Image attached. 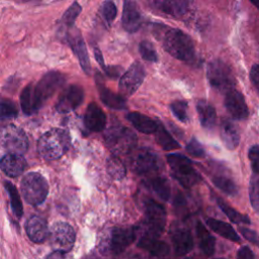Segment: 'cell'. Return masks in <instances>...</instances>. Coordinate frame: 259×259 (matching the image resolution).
<instances>
[{
	"instance_id": "obj_12",
	"label": "cell",
	"mask_w": 259,
	"mask_h": 259,
	"mask_svg": "<svg viewBox=\"0 0 259 259\" xmlns=\"http://www.w3.org/2000/svg\"><path fill=\"white\" fill-rule=\"evenodd\" d=\"M132 168L139 175H149L159 169L158 157L149 148H142L135 152L132 158Z\"/></svg>"
},
{
	"instance_id": "obj_16",
	"label": "cell",
	"mask_w": 259,
	"mask_h": 259,
	"mask_svg": "<svg viewBox=\"0 0 259 259\" xmlns=\"http://www.w3.org/2000/svg\"><path fill=\"white\" fill-rule=\"evenodd\" d=\"M121 23L128 32H136L142 23V15L135 0H124Z\"/></svg>"
},
{
	"instance_id": "obj_6",
	"label": "cell",
	"mask_w": 259,
	"mask_h": 259,
	"mask_svg": "<svg viewBox=\"0 0 259 259\" xmlns=\"http://www.w3.org/2000/svg\"><path fill=\"white\" fill-rule=\"evenodd\" d=\"M206 77L211 85L218 91L228 92L234 88L235 78L231 68L221 60H212L208 63Z\"/></svg>"
},
{
	"instance_id": "obj_2",
	"label": "cell",
	"mask_w": 259,
	"mask_h": 259,
	"mask_svg": "<svg viewBox=\"0 0 259 259\" xmlns=\"http://www.w3.org/2000/svg\"><path fill=\"white\" fill-rule=\"evenodd\" d=\"M69 146V134L61 128H53L39 138L37 150L46 160H56L61 158L67 152Z\"/></svg>"
},
{
	"instance_id": "obj_39",
	"label": "cell",
	"mask_w": 259,
	"mask_h": 259,
	"mask_svg": "<svg viewBox=\"0 0 259 259\" xmlns=\"http://www.w3.org/2000/svg\"><path fill=\"white\" fill-rule=\"evenodd\" d=\"M17 107L15 103L9 99H1L0 100V118L7 119L13 118L17 115Z\"/></svg>"
},
{
	"instance_id": "obj_10",
	"label": "cell",
	"mask_w": 259,
	"mask_h": 259,
	"mask_svg": "<svg viewBox=\"0 0 259 259\" xmlns=\"http://www.w3.org/2000/svg\"><path fill=\"white\" fill-rule=\"evenodd\" d=\"M145 79V69L139 63L135 62L131 67L123 73L119 80L118 89L120 95L123 97L132 96L138 88L141 86Z\"/></svg>"
},
{
	"instance_id": "obj_3",
	"label": "cell",
	"mask_w": 259,
	"mask_h": 259,
	"mask_svg": "<svg viewBox=\"0 0 259 259\" xmlns=\"http://www.w3.org/2000/svg\"><path fill=\"white\" fill-rule=\"evenodd\" d=\"M166 158L172 175L183 187L190 188L200 180L198 173L185 156L181 154H169Z\"/></svg>"
},
{
	"instance_id": "obj_8",
	"label": "cell",
	"mask_w": 259,
	"mask_h": 259,
	"mask_svg": "<svg viewBox=\"0 0 259 259\" xmlns=\"http://www.w3.org/2000/svg\"><path fill=\"white\" fill-rule=\"evenodd\" d=\"M0 144L13 154H23L28 149V140L24 132L13 125L9 124L0 130Z\"/></svg>"
},
{
	"instance_id": "obj_46",
	"label": "cell",
	"mask_w": 259,
	"mask_h": 259,
	"mask_svg": "<svg viewBox=\"0 0 259 259\" xmlns=\"http://www.w3.org/2000/svg\"><path fill=\"white\" fill-rule=\"evenodd\" d=\"M250 78L253 85L256 87L257 91L259 92V65H253L250 71Z\"/></svg>"
},
{
	"instance_id": "obj_34",
	"label": "cell",
	"mask_w": 259,
	"mask_h": 259,
	"mask_svg": "<svg viewBox=\"0 0 259 259\" xmlns=\"http://www.w3.org/2000/svg\"><path fill=\"white\" fill-rule=\"evenodd\" d=\"M211 180L219 189L228 195H236L238 193V187L231 178L225 175H215L211 178Z\"/></svg>"
},
{
	"instance_id": "obj_52",
	"label": "cell",
	"mask_w": 259,
	"mask_h": 259,
	"mask_svg": "<svg viewBox=\"0 0 259 259\" xmlns=\"http://www.w3.org/2000/svg\"><path fill=\"white\" fill-rule=\"evenodd\" d=\"M218 259H224V258H218Z\"/></svg>"
},
{
	"instance_id": "obj_17",
	"label": "cell",
	"mask_w": 259,
	"mask_h": 259,
	"mask_svg": "<svg viewBox=\"0 0 259 259\" xmlns=\"http://www.w3.org/2000/svg\"><path fill=\"white\" fill-rule=\"evenodd\" d=\"M68 41L72 48V51L74 54L77 56L79 63L84 70L86 74H90L91 67H90V61H89V56L87 53V49L85 46V42L79 33L78 30L76 32H70L68 35Z\"/></svg>"
},
{
	"instance_id": "obj_47",
	"label": "cell",
	"mask_w": 259,
	"mask_h": 259,
	"mask_svg": "<svg viewBox=\"0 0 259 259\" xmlns=\"http://www.w3.org/2000/svg\"><path fill=\"white\" fill-rule=\"evenodd\" d=\"M237 259H254L253 252L250 250V248L243 246L237 254Z\"/></svg>"
},
{
	"instance_id": "obj_33",
	"label": "cell",
	"mask_w": 259,
	"mask_h": 259,
	"mask_svg": "<svg viewBox=\"0 0 259 259\" xmlns=\"http://www.w3.org/2000/svg\"><path fill=\"white\" fill-rule=\"evenodd\" d=\"M106 170L108 174L116 180H120L125 176V167L121 160L116 156H112L107 160Z\"/></svg>"
},
{
	"instance_id": "obj_29",
	"label": "cell",
	"mask_w": 259,
	"mask_h": 259,
	"mask_svg": "<svg viewBox=\"0 0 259 259\" xmlns=\"http://www.w3.org/2000/svg\"><path fill=\"white\" fill-rule=\"evenodd\" d=\"M196 234H197V237L199 238V246L201 251L206 256L212 255L214 252V245H215L214 238L211 236V234L205 229V227L200 222H197L196 224Z\"/></svg>"
},
{
	"instance_id": "obj_51",
	"label": "cell",
	"mask_w": 259,
	"mask_h": 259,
	"mask_svg": "<svg viewBox=\"0 0 259 259\" xmlns=\"http://www.w3.org/2000/svg\"><path fill=\"white\" fill-rule=\"evenodd\" d=\"M253 5H255L259 9V0H250Z\"/></svg>"
},
{
	"instance_id": "obj_7",
	"label": "cell",
	"mask_w": 259,
	"mask_h": 259,
	"mask_svg": "<svg viewBox=\"0 0 259 259\" xmlns=\"http://www.w3.org/2000/svg\"><path fill=\"white\" fill-rule=\"evenodd\" d=\"M105 141L114 154H125L135 148L137 137L131 130L118 125L107 131Z\"/></svg>"
},
{
	"instance_id": "obj_18",
	"label": "cell",
	"mask_w": 259,
	"mask_h": 259,
	"mask_svg": "<svg viewBox=\"0 0 259 259\" xmlns=\"http://www.w3.org/2000/svg\"><path fill=\"white\" fill-rule=\"evenodd\" d=\"M151 2L158 11L172 17H180L188 9L187 0H151Z\"/></svg>"
},
{
	"instance_id": "obj_9",
	"label": "cell",
	"mask_w": 259,
	"mask_h": 259,
	"mask_svg": "<svg viewBox=\"0 0 259 259\" xmlns=\"http://www.w3.org/2000/svg\"><path fill=\"white\" fill-rule=\"evenodd\" d=\"M49 239L55 250L69 252L75 243V231L69 224L59 222L49 231Z\"/></svg>"
},
{
	"instance_id": "obj_37",
	"label": "cell",
	"mask_w": 259,
	"mask_h": 259,
	"mask_svg": "<svg viewBox=\"0 0 259 259\" xmlns=\"http://www.w3.org/2000/svg\"><path fill=\"white\" fill-rule=\"evenodd\" d=\"M249 196L254 210L259 211V174H253L249 185Z\"/></svg>"
},
{
	"instance_id": "obj_45",
	"label": "cell",
	"mask_w": 259,
	"mask_h": 259,
	"mask_svg": "<svg viewBox=\"0 0 259 259\" xmlns=\"http://www.w3.org/2000/svg\"><path fill=\"white\" fill-rule=\"evenodd\" d=\"M239 231L245 239H247L249 242H251L252 244L257 245L259 247V236L255 231L250 230L248 228H244V227H240Z\"/></svg>"
},
{
	"instance_id": "obj_11",
	"label": "cell",
	"mask_w": 259,
	"mask_h": 259,
	"mask_svg": "<svg viewBox=\"0 0 259 259\" xmlns=\"http://www.w3.org/2000/svg\"><path fill=\"white\" fill-rule=\"evenodd\" d=\"M145 215L146 224L150 230L149 235L159 236L166 224L167 215L165 208L154 199H147L145 201Z\"/></svg>"
},
{
	"instance_id": "obj_35",
	"label": "cell",
	"mask_w": 259,
	"mask_h": 259,
	"mask_svg": "<svg viewBox=\"0 0 259 259\" xmlns=\"http://www.w3.org/2000/svg\"><path fill=\"white\" fill-rule=\"evenodd\" d=\"M5 187L7 189L9 197H10V204H11L13 213L16 217H21V214L23 212V207H22V202H21L18 191L16 190L15 186L10 182H5Z\"/></svg>"
},
{
	"instance_id": "obj_38",
	"label": "cell",
	"mask_w": 259,
	"mask_h": 259,
	"mask_svg": "<svg viewBox=\"0 0 259 259\" xmlns=\"http://www.w3.org/2000/svg\"><path fill=\"white\" fill-rule=\"evenodd\" d=\"M139 52L145 61L153 62V63L158 61V54H157L153 44L148 40H143L140 42Z\"/></svg>"
},
{
	"instance_id": "obj_26",
	"label": "cell",
	"mask_w": 259,
	"mask_h": 259,
	"mask_svg": "<svg viewBox=\"0 0 259 259\" xmlns=\"http://www.w3.org/2000/svg\"><path fill=\"white\" fill-rule=\"evenodd\" d=\"M196 109L201 125L206 130L212 128L217 120L215 109L212 107V105L205 100H199L196 103Z\"/></svg>"
},
{
	"instance_id": "obj_13",
	"label": "cell",
	"mask_w": 259,
	"mask_h": 259,
	"mask_svg": "<svg viewBox=\"0 0 259 259\" xmlns=\"http://www.w3.org/2000/svg\"><path fill=\"white\" fill-rule=\"evenodd\" d=\"M84 99L83 88L78 85H70L59 96L56 109L60 113H68L77 108Z\"/></svg>"
},
{
	"instance_id": "obj_36",
	"label": "cell",
	"mask_w": 259,
	"mask_h": 259,
	"mask_svg": "<svg viewBox=\"0 0 259 259\" xmlns=\"http://www.w3.org/2000/svg\"><path fill=\"white\" fill-rule=\"evenodd\" d=\"M32 88L31 84L27 85L21 92L20 95V105L25 114H31L34 112V105H33V96H32Z\"/></svg>"
},
{
	"instance_id": "obj_42",
	"label": "cell",
	"mask_w": 259,
	"mask_h": 259,
	"mask_svg": "<svg viewBox=\"0 0 259 259\" xmlns=\"http://www.w3.org/2000/svg\"><path fill=\"white\" fill-rule=\"evenodd\" d=\"M81 10H82L81 6H80L77 2H74V3L67 9V11H66V12L64 13V15H63V21L65 22V24L71 26V25L75 22L77 16H78V15L80 14V12H81Z\"/></svg>"
},
{
	"instance_id": "obj_32",
	"label": "cell",
	"mask_w": 259,
	"mask_h": 259,
	"mask_svg": "<svg viewBox=\"0 0 259 259\" xmlns=\"http://www.w3.org/2000/svg\"><path fill=\"white\" fill-rule=\"evenodd\" d=\"M217 202H218V205L220 206V208L231 220V222H233L235 224H246V225L250 224V219L247 215H245L243 213H240L235 208H233L228 203H226L223 199L217 198Z\"/></svg>"
},
{
	"instance_id": "obj_22",
	"label": "cell",
	"mask_w": 259,
	"mask_h": 259,
	"mask_svg": "<svg viewBox=\"0 0 259 259\" xmlns=\"http://www.w3.org/2000/svg\"><path fill=\"white\" fill-rule=\"evenodd\" d=\"M26 233L32 242H44L49 236V229L46 220L39 215H32L27 221Z\"/></svg>"
},
{
	"instance_id": "obj_31",
	"label": "cell",
	"mask_w": 259,
	"mask_h": 259,
	"mask_svg": "<svg viewBox=\"0 0 259 259\" xmlns=\"http://www.w3.org/2000/svg\"><path fill=\"white\" fill-rule=\"evenodd\" d=\"M149 187L163 200H168L170 197V186L167 181L162 176H155L149 179Z\"/></svg>"
},
{
	"instance_id": "obj_4",
	"label": "cell",
	"mask_w": 259,
	"mask_h": 259,
	"mask_svg": "<svg viewBox=\"0 0 259 259\" xmlns=\"http://www.w3.org/2000/svg\"><path fill=\"white\" fill-rule=\"evenodd\" d=\"M20 188L26 202L32 205L40 204L49 192L46 178L37 172L27 173L21 181Z\"/></svg>"
},
{
	"instance_id": "obj_28",
	"label": "cell",
	"mask_w": 259,
	"mask_h": 259,
	"mask_svg": "<svg viewBox=\"0 0 259 259\" xmlns=\"http://www.w3.org/2000/svg\"><path fill=\"white\" fill-rule=\"evenodd\" d=\"M206 224L212 231H214L220 236L233 242H240L239 235L231 225L215 219H207Z\"/></svg>"
},
{
	"instance_id": "obj_48",
	"label": "cell",
	"mask_w": 259,
	"mask_h": 259,
	"mask_svg": "<svg viewBox=\"0 0 259 259\" xmlns=\"http://www.w3.org/2000/svg\"><path fill=\"white\" fill-rule=\"evenodd\" d=\"M105 73L111 77V78H116L119 76L120 74V71H121V68L120 67H117V66H111V67H105L104 69Z\"/></svg>"
},
{
	"instance_id": "obj_19",
	"label": "cell",
	"mask_w": 259,
	"mask_h": 259,
	"mask_svg": "<svg viewBox=\"0 0 259 259\" xmlns=\"http://www.w3.org/2000/svg\"><path fill=\"white\" fill-rule=\"evenodd\" d=\"M139 247L150 252L153 256L159 258V259H166L169 257L170 249L168 245L155 238V236L152 235H145L140 239Z\"/></svg>"
},
{
	"instance_id": "obj_1",
	"label": "cell",
	"mask_w": 259,
	"mask_h": 259,
	"mask_svg": "<svg viewBox=\"0 0 259 259\" xmlns=\"http://www.w3.org/2000/svg\"><path fill=\"white\" fill-rule=\"evenodd\" d=\"M159 38L161 39L164 50L172 57L189 62L194 58V45L188 34L180 29L163 26L158 27Z\"/></svg>"
},
{
	"instance_id": "obj_41",
	"label": "cell",
	"mask_w": 259,
	"mask_h": 259,
	"mask_svg": "<svg viewBox=\"0 0 259 259\" xmlns=\"http://www.w3.org/2000/svg\"><path fill=\"white\" fill-rule=\"evenodd\" d=\"M101 12L107 24H110L116 16V13H117L116 6L111 0H106L105 2H103L101 6Z\"/></svg>"
},
{
	"instance_id": "obj_30",
	"label": "cell",
	"mask_w": 259,
	"mask_h": 259,
	"mask_svg": "<svg viewBox=\"0 0 259 259\" xmlns=\"http://www.w3.org/2000/svg\"><path fill=\"white\" fill-rule=\"evenodd\" d=\"M155 133L156 141L163 150L171 151L180 148V145L172 138V136L165 130V127L161 123H158Z\"/></svg>"
},
{
	"instance_id": "obj_49",
	"label": "cell",
	"mask_w": 259,
	"mask_h": 259,
	"mask_svg": "<svg viewBox=\"0 0 259 259\" xmlns=\"http://www.w3.org/2000/svg\"><path fill=\"white\" fill-rule=\"evenodd\" d=\"M48 259H70L69 255H67V252L56 250L54 253H52Z\"/></svg>"
},
{
	"instance_id": "obj_14",
	"label": "cell",
	"mask_w": 259,
	"mask_h": 259,
	"mask_svg": "<svg viewBox=\"0 0 259 259\" xmlns=\"http://www.w3.org/2000/svg\"><path fill=\"white\" fill-rule=\"evenodd\" d=\"M225 106L228 112L235 119H246L249 115L248 106L245 102L244 96L234 88L226 92Z\"/></svg>"
},
{
	"instance_id": "obj_20",
	"label": "cell",
	"mask_w": 259,
	"mask_h": 259,
	"mask_svg": "<svg viewBox=\"0 0 259 259\" xmlns=\"http://www.w3.org/2000/svg\"><path fill=\"white\" fill-rule=\"evenodd\" d=\"M84 122L88 130L92 132H101L106 124V115L96 103L92 102L86 109Z\"/></svg>"
},
{
	"instance_id": "obj_27",
	"label": "cell",
	"mask_w": 259,
	"mask_h": 259,
	"mask_svg": "<svg viewBox=\"0 0 259 259\" xmlns=\"http://www.w3.org/2000/svg\"><path fill=\"white\" fill-rule=\"evenodd\" d=\"M126 118L139 132L144 134L155 133L158 125L156 121L140 112H130Z\"/></svg>"
},
{
	"instance_id": "obj_21",
	"label": "cell",
	"mask_w": 259,
	"mask_h": 259,
	"mask_svg": "<svg viewBox=\"0 0 259 259\" xmlns=\"http://www.w3.org/2000/svg\"><path fill=\"white\" fill-rule=\"evenodd\" d=\"M0 168L6 175L16 177L26 168V161L20 154L9 153L1 159Z\"/></svg>"
},
{
	"instance_id": "obj_24",
	"label": "cell",
	"mask_w": 259,
	"mask_h": 259,
	"mask_svg": "<svg viewBox=\"0 0 259 259\" xmlns=\"http://www.w3.org/2000/svg\"><path fill=\"white\" fill-rule=\"evenodd\" d=\"M96 84L98 88V92L100 95V99L102 102L113 109H123L126 106L125 99L122 95L116 94L112 91H110L108 88L104 86V84L101 82L100 79L96 78Z\"/></svg>"
},
{
	"instance_id": "obj_43",
	"label": "cell",
	"mask_w": 259,
	"mask_h": 259,
	"mask_svg": "<svg viewBox=\"0 0 259 259\" xmlns=\"http://www.w3.org/2000/svg\"><path fill=\"white\" fill-rule=\"evenodd\" d=\"M186 152L195 158H202L204 156V150L200 143L195 139L192 138L186 145Z\"/></svg>"
},
{
	"instance_id": "obj_5",
	"label": "cell",
	"mask_w": 259,
	"mask_h": 259,
	"mask_svg": "<svg viewBox=\"0 0 259 259\" xmlns=\"http://www.w3.org/2000/svg\"><path fill=\"white\" fill-rule=\"evenodd\" d=\"M65 83V76L60 72H48L46 73L38 83L32 88L33 105L36 111L54 93L63 86Z\"/></svg>"
},
{
	"instance_id": "obj_40",
	"label": "cell",
	"mask_w": 259,
	"mask_h": 259,
	"mask_svg": "<svg viewBox=\"0 0 259 259\" xmlns=\"http://www.w3.org/2000/svg\"><path fill=\"white\" fill-rule=\"evenodd\" d=\"M172 113L182 122H186L188 120L187 114V103L183 100H177L171 103L170 105Z\"/></svg>"
},
{
	"instance_id": "obj_25",
	"label": "cell",
	"mask_w": 259,
	"mask_h": 259,
	"mask_svg": "<svg viewBox=\"0 0 259 259\" xmlns=\"http://www.w3.org/2000/svg\"><path fill=\"white\" fill-rule=\"evenodd\" d=\"M221 138L229 150H235L240 143V136L235 125L230 120H223L221 123Z\"/></svg>"
},
{
	"instance_id": "obj_15",
	"label": "cell",
	"mask_w": 259,
	"mask_h": 259,
	"mask_svg": "<svg viewBox=\"0 0 259 259\" xmlns=\"http://www.w3.org/2000/svg\"><path fill=\"white\" fill-rule=\"evenodd\" d=\"M136 238L135 230L133 228H115L111 232L109 249L111 253L120 254L128 247Z\"/></svg>"
},
{
	"instance_id": "obj_23",
	"label": "cell",
	"mask_w": 259,
	"mask_h": 259,
	"mask_svg": "<svg viewBox=\"0 0 259 259\" xmlns=\"http://www.w3.org/2000/svg\"><path fill=\"white\" fill-rule=\"evenodd\" d=\"M172 243L177 256L186 255L193 247V239L187 229H178L172 234Z\"/></svg>"
},
{
	"instance_id": "obj_50",
	"label": "cell",
	"mask_w": 259,
	"mask_h": 259,
	"mask_svg": "<svg viewBox=\"0 0 259 259\" xmlns=\"http://www.w3.org/2000/svg\"><path fill=\"white\" fill-rule=\"evenodd\" d=\"M94 56H95V59H96V61L98 62V64L102 67V69L104 70L105 69V64H104V61H103V57H102V54H101V52H100V50L96 47L95 49H94Z\"/></svg>"
},
{
	"instance_id": "obj_44",
	"label": "cell",
	"mask_w": 259,
	"mask_h": 259,
	"mask_svg": "<svg viewBox=\"0 0 259 259\" xmlns=\"http://www.w3.org/2000/svg\"><path fill=\"white\" fill-rule=\"evenodd\" d=\"M248 157L251 163L253 173L259 174V146H252L248 152Z\"/></svg>"
}]
</instances>
